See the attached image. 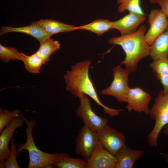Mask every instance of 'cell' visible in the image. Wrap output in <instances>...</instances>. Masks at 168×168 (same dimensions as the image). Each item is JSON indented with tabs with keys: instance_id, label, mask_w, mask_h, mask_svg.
I'll return each instance as SVG.
<instances>
[{
	"instance_id": "2",
	"label": "cell",
	"mask_w": 168,
	"mask_h": 168,
	"mask_svg": "<svg viewBox=\"0 0 168 168\" xmlns=\"http://www.w3.org/2000/svg\"><path fill=\"white\" fill-rule=\"evenodd\" d=\"M146 29L143 26L132 34L113 37L108 40L110 44L121 46L126 55L124 59L120 62L130 72L137 68L139 61L150 55V46L145 39Z\"/></svg>"
},
{
	"instance_id": "25",
	"label": "cell",
	"mask_w": 168,
	"mask_h": 168,
	"mask_svg": "<svg viewBox=\"0 0 168 168\" xmlns=\"http://www.w3.org/2000/svg\"><path fill=\"white\" fill-rule=\"evenodd\" d=\"M0 58L4 63L9 62L11 60L18 59L21 60V53L15 48L4 46L0 44Z\"/></svg>"
},
{
	"instance_id": "5",
	"label": "cell",
	"mask_w": 168,
	"mask_h": 168,
	"mask_svg": "<svg viewBox=\"0 0 168 168\" xmlns=\"http://www.w3.org/2000/svg\"><path fill=\"white\" fill-rule=\"evenodd\" d=\"M112 71L113 79L111 84L102 90L100 93L102 95L112 96L118 102H127L129 88L128 81L130 72L120 65L114 67Z\"/></svg>"
},
{
	"instance_id": "11",
	"label": "cell",
	"mask_w": 168,
	"mask_h": 168,
	"mask_svg": "<svg viewBox=\"0 0 168 168\" xmlns=\"http://www.w3.org/2000/svg\"><path fill=\"white\" fill-rule=\"evenodd\" d=\"M88 168H116V157L103 146L99 141L90 158L86 161Z\"/></svg>"
},
{
	"instance_id": "12",
	"label": "cell",
	"mask_w": 168,
	"mask_h": 168,
	"mask_svg": "<svg viewBox=\"0 0 168 168\" xmlns=\"http://www.w3.org/2000/svg\"><path fill=\"white\" fill-rule=\"evenodd\" d=\"M145 15L129 12L121 19L113 22V29L118 30L121 35H125L133 33L146 19Z\"/></svg>"
},
{
	"instance_id": "9",
	"label": "cell",
	"mask_w": 168,
	"mask_h": 168,
	"mask_svg": "<svg viewBox=\"0 0 168 168\" xmlns=\"http://www.w3.org/2000/svg\"><path fill=\"white\" fill-rule=\"evenodd\" d=\"M148 22L150 27L144 37L146 41L150 45L167 28L168 18L161 9H154L151 11L148 15Z\"/></svg>"
},
{
	"instance_id": "20",
	"label": "cell",
	"mask_w": 168,
	"mask_h": 168,
	"mask_svg": "<svg viewBox=\"0 0 168 168\" xmlns=\"http://www.w3.org/2000/svg\"><path fill=\"white\" fill-rule=\"evenodd\" d=\"M113 22L108 19H97L89 24L77 26L76 30H88L100 35L113 29Z\"/></svg>"
},
{
	"instance_id": "30",
	"label": "cell",
	"mask_w": 168,
	"mask_h": 168,
	"mask_svg": "<svg viewBox=\"0 0 168 168\" xmlns=\"http://www.w3.org/2000/svg\"><path fill=\"white\" fill-rule=\"evenodd\" d=\"M155 0H150V2L151 4L155 3Z\"/></svg>"
},
{
	"instance_id": "13",
	"label": "cell",
	"mask_w": 168,
	"mask_h": 168,
	"mask_svg": "<svg viewBox=\"0 0 168 168\" xmlns=\"http://www.w3.org/2000/svg\"><path fill=\"white\" fill-rule=\"evenodd\" d=\"M25 122L20 116L15 119L3 129L0 135V161L7 159L11 150L9 148V143L16 129L21 127Z\"/></svg>"
},
{
	"instance_id": "14",
	"label": "cell",
	"mask_w": 168,
	"mask_h": 168,
	"mask_svg": "<svg viewBox=\"0 0 168 168\" xmlns=\"http://www.w3.org/2000/svg\"><path fill=\"white\" fill-rule=\"evenodd\" d=\"M10 32L22 33L29 35L37 39L40 43L52 36L34 22L28 26L19 27H13L10 26L1 27V35Z\"/></svg>"
},
{
	"instance_id": "10",
	"label": "cell",
	"mask_w": 168,
	"mask_h": 168,
	"mask_svg": "<svg viewBox=\"0 0 168 168\" xmlns=\"http://www.w3.org/2000/svg\"><path fill=\"white\" fill-rule=\"evenodd\" d=\"M152 98L150 95L142 89L137 87L129 88L128 92L126 108L128 111L133 110L135 112H143L148 115V105Z\"/></svg>"
},
{
	"instance_id": "1",
	"label": "cell",
	"mask_w": 168,
	"mask_h": 168,
	"mask_svg": "<svg viewBox=\"0 0 168 168\" xmlns=\"http://www.w3.org/2000/svg\"><path fill=\"white\" fill-rule=\"evenodd\" d=\"M91 62L89 60L80 61L71 66L64 75L66 90L76 97L82 94L91 98L98 106L101 107L105 113L112 117L118 115L122 110L108 107L100 100L89 75Z\"/></svg>"
},
{
	"instance_id": "3",
	"label": "cell",
	"mask_w": 168,
	"mask_h": 168,
	"mask_svg": "<svg viewBox=\"0 0 168 168\" xmlns=\"http://www.w3.org/2000/svg\"><path fill=\"white\" fill-rule=\"evenodd\" d=\"M26 123L27 127L25 129L26 139L25 143L20 144L17 147V155L22 150L28 151L29 162L28 168H45L48 165L53 163V162L58 153H49L40 150L35 143L32 135L33 128L36 124L34 120H29L20 115Z\"/></svg>"
},
{
	"instance_id": "19",
	"label": "cell",
	"mask_w": 168,
	"mask_h": 168,
	"mask_svg": "<svg viewBox=\"0 0 168 168\" xmlns=\"http://www.w3.org/2000/svg\"><path fill=\"white\" fill-rule=\"evenodd\" d=\"M53 163L58 168H88V164L85 159L73 158L66 153H58Z\"/></svg>"
},
{
	"instance_id": "26",
	"label": "cell",
	"mask_w": 168,
	"mask_h": 168,
	"mask_svg": "<svg viewBox=\"0 0 168 168\" xmlns=\"http://www.w3.org/2000/svg\"><path fill=\"white\" fill-rule=\"evenodd\" d=\"M20 111L16 110L12 111L0 109V133L6 126L15 119L20 116Z\"/></svg>"
},
{
	"instance_id": "27",
	"label": "cell",
	"mask_w": 168,
	"mask_h": 168,
	"mask_svg": "<svg viewBox=\"0 0 168 168\" xmlns=\"http://www.w3.org/2000/svg\"><path fill=\"white\" fill-rule=\"evenodd\" d=\"M155 3H157L161 9L168 18V0H155Z\"/></svg>"
},
{
	"instance_id": "15",
	"label": "cell",
	"mask_w": 168,
	"mask_h": 168,
	"mask_svg": "<svg viewBox=\"0 0 168 168\" xmlns=\"http://www.w3.org/2000/svg\"><path fill=\"white\" fill-rule=\"evenodd\" d=\"M144 153L142 150L132 149L124 145L115 155L117 161L116 168H133Z\"/></svg>"
},
{
	"instance_id": "16",
	"label": "cell",
	"mask_w": 168,
	"mask_h": 168,
	"mask_svg": "<svg viewBox=\"0 0 168 168\" xmlns=\"http://www.w3.org/2000/svg\"><path fill=\"white\" fill-rule=\"evenodd\" d=\"M150 46V56L153 60L162 58H168V26Z\"/></svg>"
},
{
	"instance_id": "21",
	"label": "cell",
	"mask_w": 168,
	"mask_h": 168,
	"mask_svg": "<svg viewBox=\"0 0 168 168\" xmlns=\"http://www.w3.org/2000/svg\"><path fill=\"white\" fill-rule=\"evenodd\" d=\"M40 44L37 53L43 59L44 63L49 61L50 57L55 52L60 48V44L58 41L48 38Z\"/></svg>"
},
{
	"instance_id": "17",
	"label": "cell",
	"mask_w": 168,
	"mask_h": 168,
	"mask_svg": "<svg viewBox=\"0 0 168 168\" xmlns=\"http://www.w3.org/2000/svg\"><path fill=\"white\" fill-rule=\"evenodd\" d=\"M33 22L52 35L59 33L68 32L76 30L77 26L49 19H41Z\"/></svg>"
},
{
	"instance_id": "31",
	"label": "cell",
	"mask_w": 168,
	"mask_h": 168,
	"mask_svg": "<svg viewBox=\"0 0 168 168\" xmlns=\"http://www.w3.org/2000/svg\"></svg>"
},
{
	"instance_id": "8",
	"label": "cell",
	"mask_w": 168,
	"mask_h": 168,
	"mask_svg": "<svg viewBox=\"0 0 168 168\" xmlns=\"http://www.w3.org/2000/svg\"><path fill=\"white\" fill-rule=\"evenodd\" d=\"M97 133L99 141L103 147L114 155L125 145L124 134L108 124L101 128Z\"/></svg>"
},
{
	"instance_id": "7",
	"label": "cell",
	"mask_w": 168,
	"mask_h": 168,
	"mask_svg": "<svg viewBox=\"0 0 168 168\" xmlns=\"http://www.w3.org/2000/svg\"><path fill=\"white\" fill-rule=\"evenodd\" d=\"M99 142L97 132L84 124L76 139L75 153L86 161L91 157Z\"/></svg>"
},
{
	"instance_id": "24",
	"label": "cell",
	"mask_w": 168,
	"mask_h": 168,
	"mask_svg": "<svg viewBox=\"0 0 168 168\" xmlns=\"http://www.w3.org/2000/svg\"><path fill=\"white\" fill-rule=\"evenodd\" d=\"M15 139L13 138L11 140V151L10 155L6 161H0V168H20L21 167L18 164L16 156L17 143H15Z\"/></svg>"
},
{
	"instance_id": "29",
	"label": "cell",
	"mask_w": 168,
	"mask_h": 168,
	"mask_svg": "<svg viewBox=\"0 0 168 168\" xmlns=\"http://www.w3.org/2000/svg\"><path fill=\"white\" fill-rule=\"evenodd\" d=\"M164 133L168 135V124L165 126Z\"/></svg>"
},
{
	"instance_id": "22",
	"label": "cell",
	"mask_w": 168,
	"mask_h": 168,
	"mask_svg": "<svg viewBox=\"0 0 168 168\" xmlns=\"http://www.w3.org/2000/svg\"><path fill=\"white\" fill-rule=\"evenodd\" d=\"M21 53V61L23 62L26 69L32 73H40L41 67L44 63L43 59L37 52L30 56Z\"/></svg>"
},
{
	"instance_id": "23",
	"label": "cell",
	"mask_w": 168,
	"mask_h": 168,
	"mask_svg": "<svg viewBox=\"0 0 168 168\" xmlns=\"http://www.w3.org/2000/svg\"><path fill=\"white\" fill-rule=\"evenodd\" d=\"M140 0H117L118 11L123 13L125 11L146 15L140 4Z\"/></svg>"
},
{
	"instance_id": "18",
	"label": "cell",
	"mask_w": 168,
	"mask_h": 168,
	"mask_svg": "<svg viewBox=\"0 0 168 168\" xmlns=\"http://www.w3.org/2000/svg\"><path fill=\"white\" fill-rule=\"evenodd\" d=\"M149 67L156 73V76L162 85L164 93L168 92V58H161L149 64Z\"/></svg>"
},
{
	"instance_id": "28",
	"label": "cell",
	"mask_w": 168,
	"mask_h": 168,
	"mask_svg": "<svg viewBox=\"0 0 168 168\" xmlns=\"http://www.w3.org/2000/svg\"><path fill=\"white\" fill-rule=\"evenodd\" d=\"M163 157L164 159L168 163V152L165 154Z\"/></svg>"
},
{
	"instance_id": "4",
	"label": "cell",
	"mask_w": 168,
	"mask_h": 168,
	"mask_svg": "<svg viewBox=\"0 0 168 168\" xmlns=\"http://www.w3.org/2000/svg\"><path fill=\"white\" fill-rule=\"evenodd\" d=\"M148 115L155 121V124L147 136V142L150 147L156 148L157 147L158 138L161 130L168 124V92L164 93L163 89L159 92L149 110Z\"/></svg>"
},
{
	"instance_id": "6",
	"label": "cell",
	"mask_w": 168,
	"mask_h": 168,
	"mask_svg": "<svg viewBox=\"0 0 168 168\" xmlns=\"http://www.w3.org/2000/svg\"><path fill=\"white\" fill-rule=\"evenodd\" d=\"M78 98L80 104L76 113L84 124L96 132L107 124V119L98 115L93 111L91 106V100L88 96L82 94Z\"/></svg>"
}]
</instances>
